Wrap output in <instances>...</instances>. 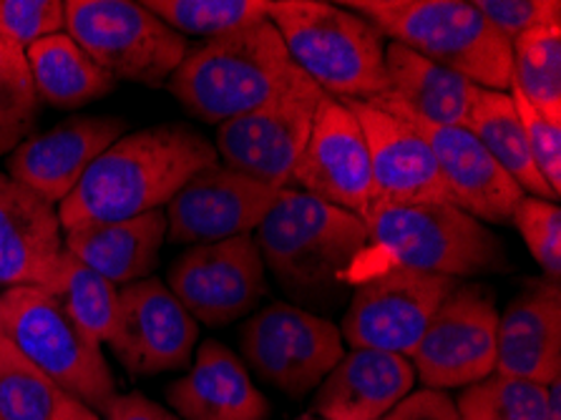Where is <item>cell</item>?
<instances>
[{"instance_id": "obj_30", "label": "cell", "mask_w": 561, "mask_h": 420, "mask_svg": "<svg viewBox=\"0 0 561 420\" xmlns=\"http://www.w3.org/2000/svg\"><path fill=\"white\" fill-rule=\"evenodd\" d=\"M144 5L180 36L209 41L265 21L272 0H144Z\"/></svg>"}, {"instance_id": "obj_27", "label": "cell", "mask_w": 561, "mask_h": 420, "mask_svg": "<svg viewBox=\"0 0 561 420\" xmlns=\"http://www.w3.org/2000/svg\"><path fill=\"white\" fill-rule=\"evenodd\" d=\"M466 128L479 139L499 167L512 174L514 182L522 186L524 194L539 196V200L557 202L559 196L549 190L541 174L534 167V159L526 147V136L522 122H518L514 99L508 91H486L481 89L471 109Z\"/></svg>"}, {"instance_id": "obj_29", "label": "cell", "mask_w": 561, "mask_h": 420, "mask_svg": "<svg viewBox=\"0 0 561 420\" xmlns=\"http://www.w3.org/2000/svg\"><path fill=\"white\" fill-rule=\"evenodd\" d=\"M68 317L89 336L108 345L118 322V287L66 250L58 257L56 280L48 290Z\"/></svg>"}, {"instance_id": "obj_13", "label": "cell", "mask_w": 561, "mask_h": 420, "mask_svg": "<svg viewBox=\"0 0 561 420\" xmlns=\"http://www.w3.org/2000/svg\"><path fill=\"white\" fill-rule=\"evenodd\" d=\"M167 287L194 320L222 328L257 310L267 293L265 262L252 235L194 245L169 268Z\"/></svg>"}, {"instance_id": "obj_11", "label": "cell", "mask_w": 561, "mask_h": 420, "mask_svg": "<svg viewBox=\"0 0 561 420\" xmlns=\"http://www.w3.org/2000/svg\"><path fill=\"white\" fill-rule=\"evenodd\" d=\"M499 307L494 287L458 282L415 345L411 363L423 388L454 390L496 371Z\"/></svg>"}, {"instance_id": "obj_18", "label": "cell", "mask_w": 561, "mask_h": 420, "mask_svg": "<svg viewBox=\"0 0 561 420\" xmlns=\"http://www.w3.org/2000/svg\"><path fill=\"white\" fill-rule=\"evenodd\" d=\"M126 118L71 116L44 134L28 136L11 157L8 177L48 204H61L87 169L126 134Z\"/></svg>"}, {"instance_id": "obj_35", "label": "cell", "mask_w": 561, "mask_h": 420, "mask_svg": "<svg viewBox=\"0 0 561 420\" xmlns=\"http://www.w3.org/2000/svg\"><path fill=\"white\" fill-rule=\"evenodd\" d=\"M64 31L66 8L61 0H0V41L21 54Z\"/></svg>"}, {"instance_id": "obj_42", "label": "cell", "mask_w": 561, "mask_h": 420, "mask_svg": "<svg viewBox=\"0 0 561 420\" xmlns=\"http://www.w3.org/2000/svg\"><path fill=\"white\" fill-rule=\"evenodd\" d=\"M300 420H320V418H312V416H305V418H300Z\"/></svg>"}, {"instance_id": "obj_31", "label": "cell", "mask_w": 561, "mask_h": 420, "mask_svg": "<svg viewBox=\"0 0 561 420\" xmlns=\"http://www.w3.org/2000/svg\"><path fill=\"white\" fill-rule=\"evenodd\" d=\"M454 402L461 420H547L549 385L491 373Z\"/></svg>"}, {"instance_id": "obj_22", "label": "cell", "mask_w": 561, "mask_h": 420, "mask_svg": "<svg viewBox=\"0 0 561 420\" xmlns=\"http://www.w3.org/2000/svg\"><path fill=\"white\" fill-rule=\"evenodd\" d=\"M413 385L411 357L351 350L314 390L312 413L320 420H380L413 393Z\"/></svg>"}, {"instance_id": "obj_33", "label": "cell", "mask_w": 561, "mask_h": 420, "mask_svg": "<svg viewBox=\"0 0 561 420\" xmlns=\"http://www.w3.org/2000/svg\"><path fill=\"white\" fill-rule=\"evenodd\" d=\"M38 109L25 54L0 41V157L13 154L33 136Z\"/></svg>"}, {"instance_id": "obj_39", "label": "cell", "mask_w": 561, "mask_h": 420, "mask_svg": "<svg viewBox=\"0 0 561 420\" xmlns=\"http://www.w3.org/2000/svg\"><path fill=\"white\" fill-rule=\"evenodd\" d=\"M104 420H182L172 410H167L164 406H159L141 393H126V396H118L108 402L104 413H101Z\"/></svg>"}, {"instance_id": "obj_38", "label": "cell", "mask_w": 561, "mask_h": 420, "mask_svg": "<svg viewBox=\"0 0 561 420\" xmlns=\"http://www.w3.org/2000/svg\"><path fill=\"white\" fill-rule=\"evenodd\" d=\"M380 420H461L454 398L444 390H413Z\"/></svg>"}, {"instance_id": "obj_37", "label": "cell", "mask_w": 561, "mask_h": 420, "mask_svg": "<svg viewBox=\"0 0 561 420\" xmlns=\"http://www.w3.org/2000/svg\"><path fill=\"white\" fill-rule=\"evenodd\" d=\"M471 3L508 43L534 29L561 23L559 0H471Z\"/></svg>"}, {"instance_id": "obj_36", "label": "cell", "mask_w": 561, "mask_h": 420, "mask_svg": "<svg viewBox=\"0 0 561 420\" xmlns=\"http://www.w3.org/2000/svg\"><path fill=\"white\" fill-rule=\"evenodd\" d=\"M514 99L518 122H522L526 147L534 159V167L541 174L543 182L551 192L561 196V126L549 122L547 116L539 114L529 101H524L518 93L508 91Z\"/></svg>"}, {"instance_id": "obj_21", "label": "cell", "mask_w": 561, "mask_h": 420, "mask_svg": "<svg viewBox=\"0 0 561 420\" xmlns=\"http://www.w3.org/2000/svg\"><path fill=\"white\" fill-rule=\"evenodd\" d=\"M61 252L64 229L54 204L0 171V290H50Z\"/></svg>"}, {"instance_id": "obj_20", "label": "cell", "mask_w": 561, "mask_h": 420, "mask_svg": "<svg viewBox=\"0 0 561 420\" xmlns=\"http://www.w3.org/2000/svg\"><path fill=\"white\" fill-rule=\"evenodd\" d=\"M539 385L561 381V285L531 277L499 313L496 371Z\"/></svg>"}, {"instance_id": "obj_25", "label": "cell", "mask_w": 561, "mask_h": 420, "mask_svg": "<svg viewBox=\"0 0 561 420\" xmlns=\"http://www.w3.org/2000/svg\"><path fill=\"white\" fill-rule=\"evenodd\" d=\"M167 239L164 209L64 229V250L116 287L147 280Z\"/></svg>"}, {"instance_id": "obj_5", "label": "cell", "mask_w": 561, "mask_h": 420, "mask_svg": "<svg viewBox=\"0 0 561 420\" xmlns=\"http://www.w3.org/2000/svg\"><path fill=\"white\" fill-rule=\"evenodd\" d=\"M270 23L293 64L337 101H370L386 91L382 33L351 8L322 0H272Z\"/></svg>"}, {"instance_id": "obj_17", "label": "cell", "mask_w": 561, "mask_h": 420, "mask_svg": "<svg viewBox=\"0 0 561 420\" xmlns=\"http://www.w3.org/2000/svg\"><path fill=\"white\" fill-rule=\"evenodd\" d=\"M345 104L355 111L365 141H368L373 177L370 207H378V204H450L436 157L411 124L368 104V101H345Z\"/></svg>"}, {"instance_id": "obj_16", "label": "cell", "mask_w": 561, "mask_h": 420, "mask_svg": "<svg viewBox=\"0 0 561 420\" xmlns=\"http://www.w3.org/2000/svg\"><path fill=\"white\" fill-rule=\"evenodd\" d=\"M283 192L217 161L194 174L164 207L167 239L211 245L254 235Z\"/></svg>"}, {"instance_id": "obj_43", "label": "cell", "mask_w": 561, "mask_h": 420, "mask_svg": "<svg viewBox=\"0 0 561 420\" xmlns=\"http://www.w3.org/2000/svg\"><path fill=\"white\" fill-rule=\"evenodd\" d=\"M0 420H5V418H3V416H0Z\"/></svg>"}, {"instance_id": "obj_26", "label": "cell", "mask_w": 561, "mask_h": 420, "mask_svg": "<svg viewBox=\"0 0 561 420\" xmlns=\"http://www.w3.org/2000/svg\"><path fill=\"white\" fill-rule=\"evenodd\" d=\"M38 101L54 109H81L108 97L116 79L106 73L68 33L38 41L25 50Z\"/></svg>"}, {"instance_id": "obj_24", "label": "cell", "mask_w": 561, "mask_h": 420, "mask_svg": "<svg viewBox=\"0 0 561 420\" xmlns=\"http://www.w3.org/2000/svg\"><path fill=\"white\" fill-rule=\"evenodd\" d=\"M169 406L184 420H267L270 402L248 367L219 340H204L190 373L167 388Z\"/></svg>"}, {"instance_id": "obj_8", "label": "cell", "mask_w": 561, "mask_h": 420, "mask_svg": "<svg viewBox=\"0 0 561 420\" xmlns=\"http://www.w3.org/2000/svg\"><path fill=\"white\" fill-rule=\"evenodd\" d=\"M66 33L116 81L161 89L190 43L131 0H66Z\"/></svg>"}, {"instance_id": "obj_3", "label": "cell", "mask_w": 561, "mask_h": 420, "mask_svg": "<svg viewBox=\"0 0 561 420\" xmlns=\"http://www.w3.org/2000/svg\"><path fill=\"white\" fill-rule=\"evenodd\" d=\"M368 250L355 264L351 287L386 268H403L450 280L508 272L504 245L454 204H378L363 217Z\"/></svg>"}, {"instance_id": "obj_2", "label": "cell", "mask_w": 561, "mask_h": 420, "mask_svg": "<svg viewBox=\"0 0 561 420\" xmlns=\"http://www.w3.org/2000/svg\"><path fill=\"white\" fill-rule=\"evenodd\" d=\"M254 242L279 287L300 305L330 307L343 299L368 227L358 217L297 190H285L254 229Z\"/></svg>"}, {"instance_id": "obj_1", "label": "cell", "mask_w": 561, "mask_h": 420, "mask_svg": "<svg viewBox=\"0 0 561 420\" xmlns=\"http://www.w3.org/2000/svg\"><path fill=\"white\" fill-rule=\"evenodd\" d=\"M217 161L215 144L184 124H159L124 134L58 204V222L61 229H71L164 209L194 174Z\"/></svg>"}, {"instance_id": "obj_40", "label": "cell", "mask_w": 561, "mask_h": 420, "mask_svg": "<svg viewBox=\"0 0 561 420\" xmlns=\"http://www.w3.org/2000/svg\"><path fill=\"white\" fill-rule=\"evenodd\" d=\"M54 420H104V418H101L96 410H91L89 406H83V402L61 393L56 402Z\"/></svg>"}, {"instance_id": "obj_10", "label": "cell", "mask_w": 561, "mask_h": 420, "mask_svg": "<svg viewBox=\"0 0 561 420\" xmlns=\"http://www.w3.org/2000/svg\"><path fill=\"white\" fill-rule=\"evenodd\" d=\"M325 97L300 68L265 106L217 126L215 149L222 164L275 190H293V171Z\"/></svg>"}, {"instance_id": "obj_32", "label": "cell", "mask_w": 561, "mask_h": 420, "mask_svg": "<svg viewBox=\"0 0 561 420\" xmlns=\"http://www.w3.org/2000/svg\"><path fill=\"white\" fill-rule=\"evenodd\" d=\"M61 390L0 336V416L5 420H54Z\"/></svg>"}, {"instance_id": "obj_15", "label": "cell", "mask_w": 561, "mask_h": 420, "mask_svg": "<svg viewBox=\"0 0 561 420\" xmlns=\"http://www.w3.org/2000/svg\"><path fill=\"white\" fill-rule=\"evenodd\" d=\"M199 322L164 282L147 277L118 287V322L108 348L131 375L154 378L190 367Z\"/></svg>"}, {"instance_id": "obj_14", "label": "cell", "mask_w": 561, "mask_h": 420, "mask_svg": "<svg viewBox=\"0 0 561 420\" xmlns=\"http://www.w3.org/2000/svg\"><path fill=\"white\" fill-rule=\"evenodd\" d=\"M293 190L305 192L363 219L373 202L368 141L355 111L322 97L310 136L293 171Z\"/></svg>"}, {"instance_id": "obj_23", "label": "cell", "mask_w": 561, "mask_h": 420, "mask_svg": "<svg viewBox=\"0 0 561 420\" xmlns=\"http://www.w3.org/2000/svg\"><path fill=\"white\" fill-rule=\"evenodd\" d=\"M479 86L408 50L401 43L386 46V91L370 99L393 116H415L438 126H466L479 97Z\"/></svg>"}, {"instance_id": "obj_34", "label": "cell", "mask_w": 561, "mask_h": 420, "mask_svg": "<svg viewBox=\"0 0 561 420\" xmlns=\"http://www.w3.org/2000/svg\"><path fill=\"white\" fill-rule=\"evenodd\" d=\"M512 225L522 235L543 277L561 280V209L557 202L524 194L512 214Z\"/></svg>"}, {"instance_id": "obj_12", "label": "cell", "mask_w": 561, "mask_h": 420, "mask_svg": "<svg viewBox=\"0 0 561 420\" xmlns=\"http://www.w3.org/2000/svg\"><path fill=\"white\" fill-rule=\"evenodd\" d=\"M458 280L403 268L370 272L353 285L340 336L353 350H382L411 357L440 303Z\"/></svg>"}, {"instance_id": "obj_19", "label": "cell", "mask_w": 561, "mask_h": 420, "mask_svg": "<svg viewBox=\"0 0 561 420\" xmlns=\"http://www.w3.org/2000/svg\"><path fill=\"white\" fill-rule=\"evenodd\" d=\"M398 118L426 139L454 207L481 225H512V214L522 202L524 190L499 167L469 128L438 126L405 114Z\"/></svg>"}, {"instance_id": "obj_7", "label": "cell", "mask_w": 561, "mask_h": 420, "mask_svg": "<svg viewBox=\"0 0 561 420\" xmlns=\"http://www.w3.org/2000/svg\"><path fill=\"white\" fill-rule=\"evenodd\" d=\"M0 336L11 340L58 390L99 416L116 398L104 345L81 330L48 290H0Z\"/></svg>"}, {"instance_id": "obj_9", "label": "cell", "mask_w": 561, "mask_h": 420, "mask_svg": "<svg viewBox=\"0 0 561 420\" xmlns=\"http://www.w3.org/2000/svg\"><path fill=\"white\" fill-rule=\"evenodd\" d=\"M240 348L252 371L290 398L318 390L345 355L333 322L290 303H272L254 313L244 322Z\"/></svg>"}, {"instance_id": "obj_4", "label": "cell", "mask_w": 561, "mask_h": 420, "mask_svg": "<svg viewBox=\"0 0 561 420\" xmlns=\"http://www.w3.org/2000/svg\"><path fill=\"white\" fill-rule=\"evenodd\" d=\"M295 71L277 29L265 19L190 46L167 89L186 114L222 126L265 106L290 83Z\"/></svg>"}, {"instance_id": "obj_28", "label": "cell", "mask_w": 561, "mask_h": 420, "mask_svg": "<svg viewBox=\"0 0 561 420\" xmlns=\"http://www.w3.org/2000/svg\"><path fill=\"white\" fill-rule=\"evenodd\" d=\"M561 126V23L534 29L512 43V89Z\"/></svg>"}, {"instance_id": "obj_41", "label": "cell", "mask_w": 561, "mask_h": 420, "mask_svg": "<svg viewBox=\"0 0 561 420\" xmlns=\"http://www.w3.org/2000/svg\"><path fill=\"white\" fill-rule=\"evenodd\" d=\"M547 420H561V381L549 385V413Z\"/></svg>"}, {"instance_id": "obj_6", "label": "cell", "mask_w": 561, "mask_h": 420, "mask_svg": "<svg viewBox=\"0 0 561 420\" xmlns=\"http://www.w3.org/2000/svg\"><path fill=\"white\" fill-rule=\"evenodd\" d=\"M365 21L408 50L461 73L486 91L512 89V43L471 0H345Z\"/></svg>"}]
</instances>
